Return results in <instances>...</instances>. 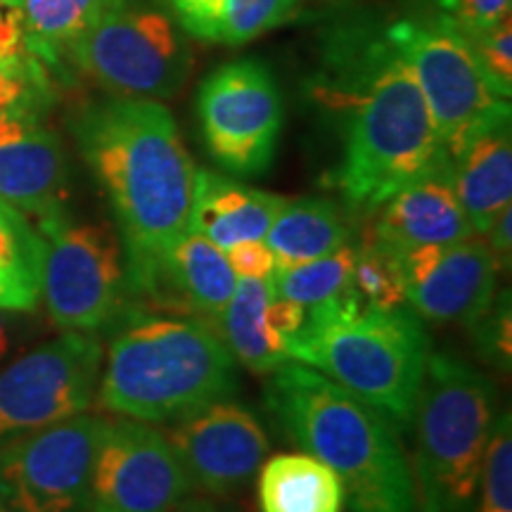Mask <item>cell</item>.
Masks as SVG:
<instances>
[{
  "label": "cell",
  "mask_w": 512,
  "mask_h": 512,
  "mask_svg": "<svg viewBox=\"0 0 512 512\" xmlns=\"http://www.w3.org/2000/svg\"><path fill=\"white\" fill-rule=\"evenodd\" d=\"M356 245H344L337 252L306 261V264L275 271L271 278L275 297L290 299L304 309L330 302L349 290L354 271Z\"/></svg>",
  "instance_id": "27"
},
{
  "label": "cell",
  "mask_w": 512,
  "mask_h": 512,
  "mask_svg": "<svg viewBox=\"0 0 512 512\" xmlns=\"http://www.w3.org/2000/svg\"><path fill=\"white\" fill-rule=\"evenodd\" d=\"M285 202V197L252 188L238 178L197 169L188 233L202 235L228 252L240 242L264 240Z\"/></svg>",
  "instance_id": "20"
},
{
  "label": "cell",
  "mask_w": 512,
  "mask_h": 512,
  "mask_svg": "<svg viewBox=\"0 0 512 512\" xmlns=\"http://www.w3.org/2000/svg\"><path fill=\"white\" fill-rule=\"evenodd\" d=\"M72 131L117 221L133 306L145 309L166 254L188 233L197 166L157 100L95 102Z\"/></svg>",
  "instance_id": "2"
},
{
  "label": "cell",
  "mask_w": 512,
  "mask_h": 512,
  "mask_svg": "<svg viewBox=\"0 0 512 512\" xmlns=\"http://www.w3.org/2000/svg\"><path fill=\"white\" fill-rule=\"evenodd\" d=\"M105 425L79 413L0 446V503L15 512H83Z\"/></svg>",
  "instance_id": "12"
},
{
  "label": "cell",
  "mask_w": 512,
  "mask_h": 512,
  "mask_svg": "<svg viewBox=\"0 0 512 512\" xmlns=\"http://www.w3.org/2000/svg\"><path fill=\"white\" fill-rule=\"evenodd\" d=\"M15 313L17 311L0 309V361H3L12 349V339H15V330H17Z\"/></svg>",
  "instance_id": "37"
},
{
  "label": "cell",
  "mask_w": 512,
  "mask_h": 512,
  "mask_svg": "<svg viewBox=\"0 0 512 512\" xmlns=\"http://www.w3.org/2000/svg\"><path fill=\"white\" fill-rule=\"evenodd\" d=\"M389 36L425 95L448 159L479 126L510 112V100L489 79L472 38L444 12L389 22Z\"/></svg>",
  "instance_id": "8"
},
{
  "label": "cell",
  "mask_w": 512,
  "mask_h": 512,
  "mask_svg": "<svg viewBox=\"0 0 512 512\" xmlns=\"http://www.w3.org/2000/svg\"><path fill=\"white\" fill-rule=\"evenodd\" d=\"M472 512H512V425L508 408L498 413L491 430Z\"/></svg>",
  "instance_id": "29"
},
{
  "label": "cell",
  "mask_w": 512,
  "mask_h": 512,
  "mask_svg": "<svg viewBox=\"0 0 512 512\" xmlns=\"http://www.w3.org/2000/svg\"><path fill=\"white\" fill-rule=\"evenodd\" d=\"M67 62L112 98H174L192 69L190 46L155 0H107L69 48Z\"/></svg>",
  "instance_id": "7"
},
{
  "label": "cell",
  "mask_w": 512,
  "mask_h": 512,
  "mask_svg": "<svg viewBox=\"0 0 512 512\" xmlns=\"http://www.w3.org/2000/svg\"><path fill=\"white\" fill-rule=\"evenodd\" d=\"M396 252L406 304L420 318L472 325L496 299L503 266L482 235Z\"/></svg>",
  "instance_id": "15"
},
{
  "label": "cell",
  "mask_w": 512,
  "mask_h": 512,
  "mask_svg": "<svg viewBox=\"0 0 512 512\" xmlns=\"http://www.w3.org/2000/svg\"><path fill=\"white\" fill-rule=\"evenodd\" d=\"M482 60L486 74L494 81L498 93L510 100L512 95V22L510 17L498 22L484 34L470 36Z\"/></svg>",
  "instance_id": "31"
},
{
  "label": "cell",
  "mask_w": 512,
  "mask_h": 512,
  "mask_svg": "<svg viewBox=\"0 0 512 512\" xmlns=\"http://www.w3.org/2000/svg\"><path fill=\"white\" fill-rule=\"evenodd\" d=\"M437 5L467 36H477L510 17L512 0H437Z\"/></svg>",
  "instance_id": "32"
},
{
  "label": "cell",
  "mask_w": 512,
  "mask_h": 512,
  "mask_svg": "<svg viewBox=\"0 0 512 512\" xmlns=\"http://www.w3.org/2000/svg\"><path fill=\"white\" fill-rule=\"evenodd\" d=\"M174 512H254L245 501L235 496H188Z\"/></svg>",
  "instance_id": "35"
},
{
  "label": "cell",
  "mask_w": 512,
  "mask_h": 512,
  "mask_svg": "<svg viewBox=\"0 0 512 512\" xmlns=\"http://www.w3.org/2000/svg\"><path fill=\"white\" fill-rule=\"evenodd\" d=\"M34 98H38V93L29 83L0 72V112L15 110V107H31Z\"/></svg>",
  "instance_id": "36"
},
{
  "label": "cell",
  "mask_w": 512,
  "mask_h": 512,
  "mask_svg": "<svg viewBox=\"0 0 512 512\" xmlns=\"http://www.w3.org/2000/svg\"><path fill=\"white\" fill-rule=\"evenodd\" d=\"M107 0H22L27 48L46 69H62L69 48Z\"/></svg>",
  "instance_id": "26"
},
{
  "label": "cell",
  "mask_w": 512,
  "mask_h": 512,
  "mask_svg": "<svg viewBox=\"0 0 512 512\" xmlns=\"http://www.w3.org/2000/svg\"><path fill=\"white\" fill-rule=\"evenodd\" d=\"M46 240L24 214L0 202V309L29 313L41 299Z\"/></svg>",
  "instance_id": "25"
},
{
  "label": "cell",
  "mask_w": 512,
  "mask_h": 512,
  "mask_svg": "<svg viewBox=\"0 0 512 512\" xmlns=\"http://www.w3.org/2000/svg\"><path fill=\"white\" fill-rule=\"evenodd\" d=\"M261 512H342L344 489L311 453H275L259 467Z\"/></svg>",
  "instance_id": "24"
},
{
  "label": "cell",
  "mask_w": 512,
  "mask_h": 512,
  "mask_svg": "<svg viewBox=\"0 0 512 512\" xmlns=\"http://www.w3.org/2000/svg\"><path fill=\"white\" fill-rule=\"evenodd\" d=\"M0 5H10V8H22V0H0Z\"/></svg>",
  "instance_id": "38"
},
{
  "label": "cell",
  "mask_w": 512,
  "mask_h": 512,
  "mask_svg": "<svg viewBox=\"0 0 512 512\" xmlns=\"http://www.w3.org/2000/svg\"><path fill=\"white\" fill-rule=\"evenodd\" d=\"M238 275L214 242L185 233L166 254L150 306L214 325L233 297ZM152 309V311H155Z\"/></svg>",
  "instance_id": "18"
},
{
  "label": "cell",
  "mask_w": 512,
  "mask_h": 512,
  "mask_svg": "<svg viewBox=\"0 0 512 512\" xmlns=\"http://www.w3.org/2000/svg\"><path fill=\"white\" fill-rule=\"evenodd\" d=\"M448 171L472 230L484 238L512 202L510 112L479 126L448 159Z\"/></svg>",
  "instance_id": "19"
},
{
  "label": "cell",
  "mask_w": 512,
  "mask_h": 512,
  "mask_svg": "<svg viewBox=\"0 0 512 512\" xmlns=\"http://www.w3.org/2000/svg\"><path fill=\"white\" fill-rule=\"evenodd\" d=\"M271 278H238L233 297L216 320V332L235 363L254 375H273L292 363L285 342L266 323V306L273 297Z\"/></svg>",
  "instance_id": "23"
},
{
  "label": "cell",
  "mask_w": 512,
  "mask_h": 512,
  "mask_svg": "<svg viewBox=\"0 0 512 512\" xmlns=\"http://www.w3.org/2000/svg\"><path fill=\"white\" fill-rule=\"evenodd\" d=\"M192 491L235 496L252 482L271 451L261 420L238 401L221 399L174 420L164 434Z\"/></svg>",
  "instance_id": "14"
},
{
  "label": "cell",
  "mask_w": 512,
  "mask_h": 512,
  "mask_svg": "<svg viewBox=\"0 0 512 512\" xmlns=\"http://www.w3.org/2000/svg\"><path fill=\"white\" fill-rule=\"evenodd\" d=\"M192 494L174 446L140 420H107L83 512H174Z\"/></svg>",
  "instance_id": "13"
},
{
  "label": "cell",
  "mask_w": 512,
  "mask_h": 512,
  "mask_svg": "<svg viewBox=\"0 0 512 512\" xmlns=\"http://www.w3.org/2000/svg\"><path fill=\"white\" fill-rule=\"evenodd\" d=\"M100 339L62 332L0 370V446L86 413L98 392Z\"/></svg>",
  "instance_id": "11"
},
{
  "label": "cell",
  "mask_w": 512,
  "mask_h": 512,
  "mask_svg": "<svg viewBox=\"0 0 512 512\" xmlns=\"http://www.w3.org/2000/svg\"><path fill=\"white\" fill-rule=\"evenodd\" d=\"M349 287L370 309H403L406 306V292H403L399 252L394 247L384 245L368 230H361Z\"/></svg>",
  "instance_id": "28"
},
{
  "label": "cell",
  "mask_w": 512,
  "mask_h": 512,
  "mask_svg": "<svg viewBox=\"0 0 512 512\" xmlns=\"http://www.w3.org/2000/svg\"><path fill=\"white\" fill-rule=\"evenodd\" d=\"M479 356L498 370L510 373L512 363V306L510 292H498L482 316L470 325Z\"/></svg>",
  "instance_id": "30"
},
{
  "label": "cell",
  "mask_w": 512,
  "mask_h": 512,
  "mask_svg": "<svg viewBox=\"0 0 512 512\" xmlns=\"http://www.w3.org/2000/svg\"><path fill=\"white\" fill-rule=\"evenodd\" d=\"M264 396L287 437L335 472L349 512H420L399 430L382 413L297 363L275 370Z\"/></svg>",
  "instance_id": "3"
},
{
  "label": "cell",
  "mask_w": 512,
  "mask_h": 512,
  "mask_svg": "<svg viewBox=\"0 0 512 512\" xmlns=\"http://www.w3.org/2000/svg\"><path fill=\"white\" fill-rule=\"evenodd\" d=\"M188 36L214 46H245L283 27L302 0H164Z\"/></svg>",
  "instance_id": "22"
},
{
  "label": "cell",
  "mask_w": 512,
  "mask_h": 512,
  "mask_svg": "<svg viewBox=\"0 0 512 512\" xmlns=\"http://www.w3.org/2000/svg\"><path fill=\"white\" fill-rule=\"evenodd\" d=\"M197 119L209 157L228 174L254 178L271 169L285 105L268 64L235 60L202 81Z\"/></svg>",
  "instance_id": "10"
},
{
  "label": "cell",
  "mask_w": 512,
  "mask_h": 512,
  "mask_svg": "<svg viewBox=\"0 0 512 512\" xmlns=\"http://www.w3.org/2000/svg\"><path fill=\"white\" fill-rule=\"evenodd\" d=\"M486 245L496 254L498 264L503 268H510L512 259V209L508 207L501 216L494 221V226L486 233Z\"/></svg>",
  "instance_id": "34"
},
{
  "label": "cell",
  "mask_w": 512,
  "mask_h": 512,
  "mask_svg": "<svg viewBox=\"0 0 512 512\" xmlns=\"http://www.w3.org/2000/svg\"><path fill=\"white\" fill-rule=\"evenodd\" d=\"M238 392V363L214 325L131 309L117 323L98 403L140 422H174Z\"/></svg>",
  "instance_id": "4"
},
{
  "label": "cell",
  "mask_w": 512,
  "mask_h": 512,
  "mask_svg": "<svg viewBox=\"0 0 512 512\" xmlns=\"http://www.w3.org/2000/svg\"><path fill=\"white\" fill-rule=\"evenodd\" d=\"M0 512H15V510H10V508H5L3 503H0Z\"/></svg>",
  "instance_id": "39"
},
{
  "label": "cell",
  "mask_w": 512,
  "mask_h": 512,
  "mask_svg": "<svg viewBox=\"0 0 512 512\" xmlns=\"http://www.w3.org/2000/svg\"><path fill=\"white\" fill-rule=\"evenodd\" d=\"M370 235L394 249L453 245L475 238V230L460 207L448 164L394 192L368 214Z\"/></svg>",
  "instance_id": "17"
},
{
  "label": "cell",
  "mask_w": 512,
  "mask_h": 512,
  "mask_svg": "<svg viewBox=\"0 0 512 512\" xmlns=\"http://www.w3.org/2000/svg\"><path fill=\"white\" fill-rule=\"evenodd\" d=\"M36 230L46 240L41 294L62 332L98 335L136 309L124 247L110 228L60 214L36 223Z\"/></svg>",
  "instance_id": "9"
},
{
  "label": "cell",
  "mask_w": 512,
  "mask_h": 512,
  "mask_svg": "<svg viewBox=\"0 0 512 512\" xmlns=\"http://www.w3.org/2000/svg\"><path fill=\"white\" fill-rule=\"evenodd\" d=\"M292 363L316 370L382 413L399 432L413 427L432 358L430 335L411 309H370L351 292L306 309L285 339Z\"/></svg>",
  "instance_id": "5"
},
{
  "label": "cell",
  "mask_w": 512,
  "mask_h": 512,
  "mask_svg": "<svg viewBox=\"0 0 512 512\" xmlns=\"http://www.w3.org/2000/svg\"><path fill=\"white\" fill-rule=\"evenodd\" d=\"M311 95L342 128V157L325 183L342 195L351 216H368L394 192L448 164L389 24L354 19L332 31Z\"/></svg>",
  "instance_id": "1"
},
{
  "label": "cell",
  "mask_w": 512,
  "mask_h": 512,
  "mask_svg": "<svg viewBox=\"0 0 512 512\" xmlns=\"http://www.w3.org/2000/svg\"><path fill=\"white\" fill-rule=\"evenodd\" d=\"M498 413L496 384L482 370L432 354L413 418L411 470L420 512H472Z\"/></svg>",
  "instance_id": "6"
},
{
  "label": "cell",
  "mask_w": 512,
  "mask_h": 512,
  "mask_svg": "<svg viewBox=\"0 0 512 512\" xmlns=\"http://www.w3.org/2000/svg\"><path fill=\"white\" fill-rule=\"evenodd\" d=\"M226 256L238 278H271L275 273L273 252L264 240L240 242V245L230 247Z\"/></svg>",
  "instance_id": "33"
},
{
  "label": "cell",
  "mask_w": 512,
  "mask_h": 512,
  "mask_svg": "<svg viewBox=\"0 0 512 512\" xmlns=\"http://www.w3.org/2000/svg\"><path fill=\"white\" fill-rule=\"evenodd\" d=\"M69 164L55 131L31 107L0 112V202L36 223L67 214Z\"/></svg>",
  "instance_id": "16"
},
{
  "label": "cell",
  "mask_w": 512,
  "mask_h": 512,
  "mask_svg": "<svg viewBox=\"0 0 512 512\" xmlns=\"http://www.w3.org/2000/svg\"><path fill=\"white\" fill-rule=\"evenodd\" d=\"M354 216L325 197H304L285 202L266 233L275 271L292 268L337 252L354 240Z\"/></svg>",
  "instance_id": "21"
}]
</instances>
